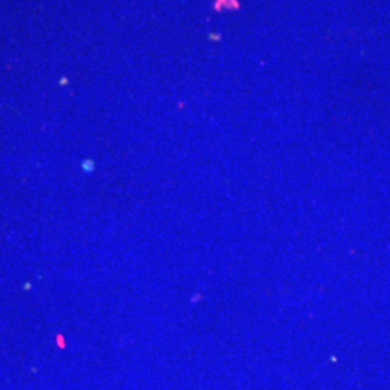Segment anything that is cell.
<instances>
[{
	"label": "cell",
	"mask_w": 390,
	"mask_h": 390,
	"mask_svg": "<svg viewBox=\"0 0 390 390\" xmlns=\"http://www.w3.org/2000/svg\"><path fill=\"white\" fill-rule=\"evenodd\" d=\"M213 8L215 12H221V10H239L240 9V3H239V0H215L213 3Z\"/></svg>",
	"instance_id": "1"
},
{
	"label": "cell",
	"mask_w": 390,
	"mask_h": 390,
	"mask_svg": "<svg viewBox=\"0 0 390 390\" xmlns=\"http://www.w3.org/2000/svg\"><path fill=\"white\" fill-rule=\"evenodd\" d=\"M83 168L85 169V171H87V172L93 171V168H94L93 162H91V160H85V162L83 164Z\"/></svg>",
	"instance_id": "2"
}]
</instances>
